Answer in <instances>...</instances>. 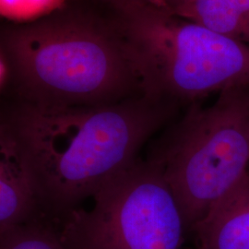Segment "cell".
<instances>
[{
	"label": "cell",
	"mask_w": 249,
	"mask_h": 249,
	"mask_svg": "<svg viewBox=\"0 0 249 249\" xmlns=\"http://www.w3.org/2000/svg\"><path fill=\"white\" fill-rule=\"evenodd\" d=\"M180 108L145 94L82 107H45L4 100L0 127L21 152L41 217L57 224L129 166Z\"/></svg>",
	"instance_id": "6da1fadb"
},
{
	"label": "cell",
	"mask_w": 249,
	"mask_h": 249,
	"mask_svg": "<svg viewBox=\"0 0 249 249\" xmlns=\"http://www.w3.org/2000/svg\"><path fill=\"white\" fill-rule=\"evenodd\" d=\"M0 56L10 73L4 100L82 107L144 94L115 21L81 11L3 27Z\"/></svg>",
	"instance_id": "7a4b0ae2"
},
{
	"label": "cell",
	"mask_w": 249,
	"mask_h": 249,
	"mask_svg": "<svg viewBox=\"0 0 249 249\" xmlns=\"http://www.w3.org/2000/svg\"><path fill=\"white\" fill-rule=\"evenodd\" d=\"M143 93L189 107L224 89L249 85V46L148 4L118 10Z\"/></svg>",
	"instance_id": "3957f363"
},
{
	"label": "cell",
	"mask_w": 249,
	"mask_h": 249,
	"mask_svg": "<svg viewBox=\"0 0 249 249\" xmlns=\"http://www.w3.org/2000/svg\"><path fill=\"white\" fill-rule=\"evenodd\" d=\"M152 141L146 160L176 196L187 231L249 169V85L224 89L211 107L194 104Z\"/></svg>",
	"instance_id": "277c9868"
},
{
	"label": "cell",
	"mask_w": 249,
	"mask_h": 249,
	"mask_svg": "<svg viewBox=\"0 0 249 249\" xmlns=\"http://www.w3.org/2000/svg\"><path fill=\"white\" fill-rule=\"evenodd\" d=\"M90 210L78 208L56 228L70 249H181L187 231L160 169L138 158L99 188Z\"/></svg>",
	"instance_id": "5b68a950"
},
{
	"label": "cell",
	"mask_w": 249,
	"mask_h": 249,
	"mask_svg": "<svg viewBox=\"0 0 249 249\" xmlns=\"http://www.w3.org/2000/svg\"><path fill=\"white\" fill-rule=\"evenodd\" d=\"M191 231L197 249H249V169Z\"/></svg>",
	"instance_id": "8992f818"
},
{
	"label": "cell",
	"mask_w": 249,
	"mask_h": 249,
	"mask_svg": "<svg viewBox=\"0 0 249 249\" xmlns=\"http://www.w3.org/2000/svg\"><path fill=\"white\" fill-rule=\"evenodd\" d=\"M41 217L36 189L13 137L0 127V232Z\"/></svg>",
	"instance_id": "52a82bcc"
},
{
	"label": "cell",
	"mask_w": 249,
	"mask_h": 249,
	"mask_svg": "<svg viewBox=\"0 0 249 249\" xmlns=\"http://www.w3.org/2000/svg\"><path fill=\"white\" fill-rule=\"evenodd\" d=\"M171 14L249 46V0H196Z\"/></svg>",
	"instance_id": "ba28073f"
},
{
	"label": "cell",
	"mask_w": 249,
	"mask_h": 249,
	"mask_svg": "<svg viewBox=\"0 0 249 249\" xmlns=\"http://www.w3.org/2000/svg\"><path fill=\"white\" fill-rule=\"evenodd\" d=\"M0 249H70L53 223L42 217L0 232Z\"/></svg>",
	"instance_id": "9c48e42d"
},
{
	"label": "cell",
	"mask_w": 249,
	"mask_h": 249,
	"mask_svg": "<svg viewBox=\"0 0 249 249\" xmlns=\"http://www.w3.org/2000/svg\"><path fill=\"white\" fill-rule=\"evenodd\" d=\"M68 0H0L2 17L13 23H28L64 9Z\"/></svg>",
	"instance_id": "30bf717a"
},
{
	"label": "cell",
	"mask_w": 249,
	"mask_h": 249,
	"mask_svg": "<svg viewBox=\"0 0 249 249\" xmlns=\"http://www.w3.org/2000/svg\"><path fill=\"white\" fill-rule=\"evenodd\" d=\"M196 0H143L142 4H148L154 8L173 13L178 8Z\"/></svg>",
	"instance_id": "8fae6325"
},
{
	"label": "cell",
	"mask_w": 249,
	"mask_h": 249,
	"mask_svg": "<svg viewBox=\"0 0 249 249\" xmlns=\"http://www.w3.org/2000/svg\"><path fill=\"white\" fill-rule=\"evenodd\" d=\"M107 4H110L112 7H114L116 11L122 10V9L130 8L134 5L142 4L143 0H101Z\"/></svg>",
	"instance_id": "7c38bea8"
}]
</instances>
